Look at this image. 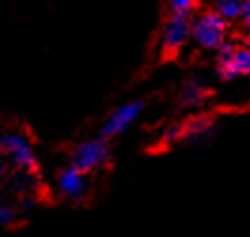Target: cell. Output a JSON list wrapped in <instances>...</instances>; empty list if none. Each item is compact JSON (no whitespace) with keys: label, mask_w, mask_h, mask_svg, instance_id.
I'll return each mask as SVG.
<instances>
[{"label":"cell","mask_w":250,"mask_h":237,"mask_svg":"<svg viewBox=\"0 0 250 237\" xmlns=\"http://www.w3.org/2000/svg\"><path fill=\"white\" fill-rule=\"evenodd\" d=\"M57 190L62 197L80 201L85 197L87 194V182H85V174L80 173L76 167L68 165L64 167L61 173L57 174Z\"/></svg>","instance_id":"8992f818"},{"label":"cell","mask_w":250,"mask_h":237,"mask_svg":"<svg viewBox=\"0 0 250 237\" xmlns=\"http://www.w3.org/2000/svg\"><path fill=\"white\" fill-rule=\"evenodd\" d=\"M6 169H8V165H6V159L0 156V182H2V178L6 176Z\"/></svg>","instance_id":"9a60e30c"},{"label":"cell","mask_w":250,"mask_h":237,"mask_svg":"<svg viewBox=\"0 0 250 237\" xmlns=\"http://www.w3.org/2000/svg\"><path fill=\"white\" fill-rule=\"evenodd\" d=\"M34 205H36V197L34 195H25V197H19V211L21 213H29L31 209H34Z\"/></svg>","instance_id":"4fadbf2b"},{"label":"cell","mask_w":250,"mask_h":237,"mask_svg":"<svg viewBox=\"0 0 250 237\" xmlns=\"http://www.w3.org/2000/svg\"><path fill=\"white\" fill-rule=\"evenodd\" d=\"M17 220V209L6 201H0V228H8Z\"/></svg>","instance_id":"7c38bea8"},{"label":"cell","mask_w":250,"mask_h":237,"mask_svg":"<svg viewBox=\"0 0 250 237\" xmlns=\"http://www.w3.org/2000/svg\"><path fill=\"white\" fill-rule=\"evenodd\" d=\"M228 34V21L212 10V12H203L191 21V38L195 44L207 49H216V47L226 42Z\"/></svg>","instance_id":"3957f363"},{"label":"cell","mask_w":250,"mask_h":237,"mask_svg":"<svg viewBox=\"0 0 250 237\" xmlns=\"http://www.w3.org/2000/svg\"><path fill=\"white\" fill-rule=\"evenodd\" d=\"M245 74H250V47L237 44L229 61L218 65V76L220 80L226 82V80H233Z\"/></svg>","instance_id":"52a82bcc"},{"label":"cell","mask_w":250,"mask_h":237,"mask_svg":"<svg viewBox=\"0 0 250 237\" xmlns=\"http://www.w3.org/2000/svg\"><path fill=\"white\" fill-rule=\"evenodd\" d=\"M243 25L250 31V0H243V6H241V17Z\"/></svg>","instance_id":"5bb4252c"},{"label":"cell","mask_w":250,"mask_h":237,"mask_svg":"<svg viewBox=\"0 0 250 237\" xmlns=\"http://www.w3.org/2000/svg\"><path fill=\"white\" fill-rule=\"evenodd\" d=\"M241 6H243V0H218L214 12L224 21H233L241 17Z\"/></svg>","instance_id":"9c48e42d"},{"label":"cell","mask_w":250,"mask_h":237,"mask_svg":"<svg viewBox=\"0 0 250 237\" xmlns=\"http://www.w3.org/2000/svg\"><path fill=\"white\" fill-rule=\"evenodd\" d=\"M110 159V148L104 139H89L74 146L70 152V165L76 167L80 173L87 174L101 169L108 163Z\"/></svg>","instance_id":"277c9868"},{"label":"cell","mask_w":250,"mask_h":237,"mask_svg":"<svg viewBox=\"0 0 250 237\" xmlns=\"http://www.w3.org/2000/svg\"><path fill=\"white\" fill-rule=\"evenodd\" d=\"M171 14H178V16H191L193 12L199 10L201 0H167Z\"/></svg>","instance_id":"8fae6325"},{"label":"cell","mask_w":250,"mask_h":237,"mask_svg":"<svg viewBox=\"0 0 250 237\" xmlns=\"http://www.w3.org/2000/svg\"><path fill=\"white\" fill-rule=\"evenodd\" d=\"M10 190L19 197L38 195L40 178L36 176V171H19V169H16V173L10 176Z\"/></svg>","instance_id":"ba28073f"},{"label":"cell","mask_w":250,"mask_h":237,"mask_svg":"<svg viewBox=\"0 0 250 237\" xmlns=\"http://www.w3.org/2000/svg\"><path fill=\"white\" fill-rule=\"evenodd\" d=\"M191 38V19L188 16L169 14L161 29V63H172Z\"/></svg>","instance_id":"7a4b0ae2"},{"label":"cell","mask_w":250,"mask_h":237,"mask_svg":"<svg viewBox=\"0 0 250 237\" xmlns=\"http://www.w3.org/2000/svg\"><path fill=\"white\" fill-rule=\"evenodd\" d=\"M0 156L8 159L19 171H36L38 156L27 133L10 129L0 133Z\"/></svg>","instance_id":"6da1fadb"},{"label":"cell","mask_w":250,"mask_h":237,"mask_svg":"<svg viewBox=\"0 0 250 237\" xmlns=\"http://www.w3.org/2000/svg\"><path fill=\"white\" fill-rule=\"evenodd\" d=\"M144 107H146L144 101H131V103L122 105L120 108H116L106 118V122L103 124V127H101V139L108 141V139H114V137L122 135L125 129L141 116Z\"/></svg>","instance_id":"5b68a950"},{"label":"cell","mask_w":250,"mask_h":237,"mask_svg":"<svg viewBox=\"0 0 250 237\" xmlns=\"http://www.w3.org/2000/svg\"><path fill=\"white\" fill-rule=\"evenodd\" d=\"M210 95V91H207L203 86H199V84H189L186 89H184V93H182V103L186 105V107H195V105H199V103H205L207 101V97Z\"/></svg>","instance_id":"30bf717a"},{"label":"cell","mask_w":250,"mask_h":237,"mask_svg":"<svg viewBox=\"0 0 250 237\" xmlns=\"http://www.w3.org/2000/svg\"><path fill=\"white\" fill-rule=\"evenodd\" d=\"M249 47H250V40H249Z\"/></svg>","instance_id":"2e32d148"}]
</instances>
